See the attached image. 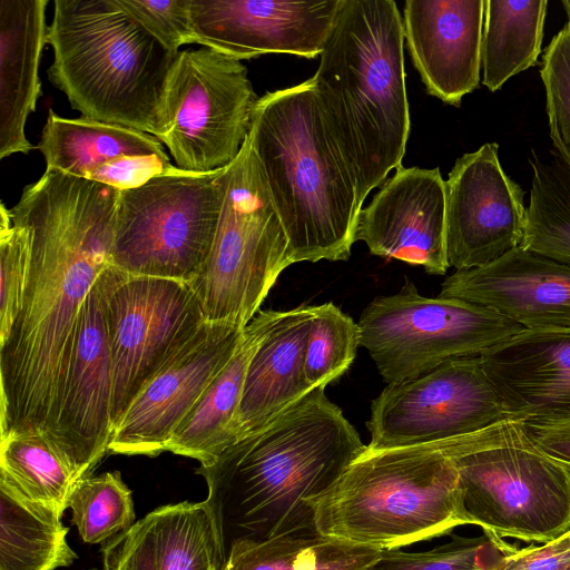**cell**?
<instances>
[{
	"label": "cell",
	"mask_w": 570,
	"mask_h": 570,
	"mask_svg": "<svg viewBox=\"0 0 570 570\" xmlns=\"http://www.w3.org/2000/svg\"><path fill=\"white\" fill-rule=\"evenodd\" d=\"M314 305L272 311L245 375L235 431L237 441L305 396V351Z\"/></svg>",
	"instance_id": "cell-24"
},
{
	"label": "cell",
	"mask_w": 570,
	"mask_h": 570,
	"mask_svg": "<svg viewBox=\"0 0 570 570\" xmlns=\"http://www.w3.org/2000/svg\"><path fill=\"white\" fill-rule=\"evenodd\" d=\"M289 265L287 236L247 137L225 167L214 243L190 286L207 322L246 327Z\"/></svg>",
	"instance_id": "cell-8"
},
{
	"label": "cell",
	"mask_w": 570,
	"mask_h": 570,
	"mask_svg": "<svg viewBox=\"0 0 570 570\" xmlns=\"http://www.w3.org/2000/svg\"><path fill=\"white\" fill-rule=\"evenodd\" d=\"M258 98L242 60L206 47L180 50L169 73L165 131L158 139L183 170L224 168L249 135Z\"/></svg>",
	"instance_id": "cell-12"
},
{
	"label": "cell",
	"mask_w": 570,
	"mask_h": 570,
	"mask_svg": "<svg viewBox=\"0 0 570 570\" xmlns=\"http://www.w3.org/2000/svg\"><path fill=\"white\" fill-rule=\"evenodd\" d=\"M360 346V328L333 303L314 305L305 351V375L312 389L326 386L348 370Z\"/></svg>",
	"instance_id": "cell-33"
},
{
	"label": "cell",
	"mask_w": 570,
	"mask_h": 570,
	"mask_svg": "<svg viewBox=\"0 0 570 570\" xmlns=\"http://www.w3.org/2000/svg\"><path fill=\"white\" fill-rule=\"evenodd\" d=\"M0 482L62 517L79 480L45 434L23 433L0 438Z\"/></svg>",
	"instance_id": "cell-30"
},
{
	"label": "cell",
	"mask_w": 570,
	"mask_h": 570,
	"mask_svg": "<svg viewBox=\"0 0 570 570\" xmlns=\"http://www.w3.org/2000/svg\"><path fill=\"white\" fill-rule=\"evenodd\" d=\"M441 297L491 308L528 330H570V266L519 246L476 268L455 271Z\"/></svg>",
	"instance_id": "cell-20"
},
{
	"label": "cell",
	"mask_w": 570,
	"mask_h": 570,
	"mask_svg": "<svg viewBox=\"0 0 570 570\" xmlns=\"http://www.w3.org/2000/svg\"><path fill=\"white\" fill-rule=\"evenodd\" d=\"M104 570H223L218 532L204 501L156 508L101 544Z\"/></svg>",
	"instance_id": "cell-23"
},
{
	"label": "cell",
	"mask_w": 570,
	"mask_h": 570,
	"mask_svg": "<svg viewBox=\"0 0 570 570\" xmlns=\"http://www.w3.org/2000/svg\"><path fill=\"white\" fill-rule=\"evenodd\" d=\"M530 198L521 247L570 266V163L553 148L532 153Z\"/></svg>",
	"instance_id": "cell-31"
},
{
	"label": "cell",
	"mask_w": 570,
	"mask_h": 570,
	"mask_svg": "<svg viewBox=\"0 0 570 570\" xmlns=\"http://www.w3.org/2000/svg\"><path fill=\"white\" fill-rule=\"evenodd\" d=\"M248 139L292 264L348 259L362 207L322 118L313 78L259 97Z\"/></svg>",
	"instance_id": "cell-4"
},
{
	"label": "cell",
	"mask_w": 570,
	"mask_h": 570,
	"mask_svg": "<svg viewBox=\"0 0 570 570\" xmlns=\"http://www.w3.org/2000/svg\"><path fill=\"white\" fill-rule=\"evenodd\" d=\"M47 4L48 0L0 1V159L32 149L24 128L41 95Z\"/></svg>",
	"instance_id": "cell-25"
},
{
	"label": "cell",
	"mask_w": 570,
	"mask_h": 570,
	"mask_svg": "<svg viewBox=\"0 0 570 570\" xmlns=\"http://www.w3.org/2000/svg\"><path fill=\"white\" fill-rule=\"evenodd\" d=\"M480 357L509 416L570 419V330L523 328Z\"/></svg>",
	"instance_id": "cell-22"
},
{
	"label": "cell",
	"mask_w": 570,
	"mask_h": 570,
	"mask_svg": "<svg viewBox=\"0 0 570 570\" xmlns=\"http://www.w3.org/2000/svg\"><path fill=\"white\" fill-rule=\"evenodd\" d=\"M71 522L81 540L104 543L128 530L135 522L131 491L119 471L81 479L69 501Z\"/></svg>",
	"instance_id": "cell-32"
},
{
	"label": "cell",
	"mask_w": 570,
	"mask_h": 570,
	"mask_svg": "<svg viewBox=\"0 0 570 570\" xmlns=\"http://www.w3.org/2000/svg\"><path fill=\"white\" fill-rule=\"evenodd\" d=\"M91 570H95V569H91Z\"/></svg>",
	"instance_id": "cell-41"
},
{
	"label": "cell",
	"mask_w": 570,
	"mask_h": 570,
	"mask_svg": "<svg viewBox=\"0 0 570 570\" xmlns=\"http://www.w3.org/2000/svg\"><path fill=\"white\" fill-rule=\"evenodd\" d=\"M541 80L553 149L570 163V24L552 38L543 51Z\"/></svg>",
	"instance_id": "cell-36"
},
{
	"label": "cell",
	"mask_w": 570,
	"mask_h": 570,
	"mask_svg": "<svg viewBox=\"0 0 570 570\" xmlns=\"http://www.w3.org/2000/svg\"><path fill=\"white\" fill-rule=\"evenodd\" d=\"M225 189V167L179 170L120 190L110 265L130 275L191 284L216 235Z\"/></svg>",
	"instance_id": "cell-9"
},
{
	"label": "cell",
	"mask_w": 570,
	"mask_h": 570,
	"mask_svg": "<svg viewBox=\"0 0 570 570\" xmlns=\"http://www.w3.org/2000/svg\"><path fill=\"white\" fill-rule=\"evenodd\" d=\"M119 191L46 168L9 209L31 232V265L0 344V438L52 432L81 306L110 265Z\"/></svg>",
	"instance_id": "cell-1"
},
{
	"label": "cell",
	"mask_w": 570,
	"mask_h": 570,
	"mask_svg": "<svg viewBox=\"0 0 570 570\" xmlns=\"http://www.w3.org/2000/svg\"><path fill=\"white\" fill-rule=\"evenodd\" d=\"M561 6L563 7L566 14L568 17V23L570 24V0H562Z\"/></svg>",
	"instance_id": "cell-40"
},
{
	"label": "cell",
	"mask_w": 570,
	"mask_h": 570,
	"mask_svg": "<svg viewBox=\"0 0 570 570\" xmlns=\"http://www.w3.org/2000/svg\"><path fill=\"white\" fill-rule=\"evenodd\" d=\"M515 547L504 548L489 535L451 539L425 551L383 550L365 570H492Z\"/></svg>",
	"instance_id": "cell-34"
},
{
	"label": "cell",
	"mask_w": 570,
	"mask_h": 570,
	"mask_svg": "<svg viewBox=\"0 0 570 570\" xmlns=\"http://www.w3.org/2000/svg\"><path fill=\"white\" fill-rule=\"evenodd\" d=\"M484 0H406L404 40L426 92L452 106L480 82Z\"/></svg>",
	"instance_id": "cell-21"
},
{
	"label": "cell",
	"mask_w": 570,
	"mask_h": 570,
	"mask_svg": "<svg viewBox=\"0 0 570 570\" xmlns=\"http://www.w3.org/2000/svg\"><path fill=\"white\" fill-rule=\"evenodd\" d=\"M58 514L0 482V570H57L78 558Z\"/></svg>",
	"instance_id": "cell-29"
},
{
	"label": "cell",
	"mask_w": 570,
	"mask_h": 570,
	"mask_svg": "<svg viewBox=\"0 0 570 570\" xmlns=\"http://www.w3.org/2000/svg\"><path fill=\"white\" fill-rule=\"evenodd\" d=\"M309 505L317 532L381 550L470 524L456 469L439 443L365 449Z\"/></svg>",
	"instance_id": "cell-6"
},
{
	"label": "cell",
	"mask_w": 570,
	"mask_h": 570,
	"mask_svg": "<svg viewBox=\"0 0 570 570\" xmlns=\"http://www.w3.org/2000/svg\"><path fill=\"white\" fill-rule=\"evenodd\" d=\"M245 327L205 322L197 334L147 383L114 429L109 453L154 458L184 416L229 362Z\"/></svg>",
	"instance_id": "cell-16"
},
{
	"label": "cell",
	"mask_w": 570,
	"mask_h": 570,
	"mask_svg": "<svg viewBox=\"0 0 570 570\" xmlns=\"http://www.w3.org/2000/svg\"><path fill=\"white\" fill-rule=\"evenodd\" d=\"M492 570H570V530L539 546L514 548Z\"/></svg>",
	"instance_id": "cell-38"
},
{
	"label": "cell",
	"mask_w": 570,
	"mask_h": 570,
	"mask_svg": "<svg viewBox=\"0 0 570 570\" xmlns=\"http://www.w3.org/2000/svg\"><path fill=\"white\" fill-rule=\"evenodd\" d=\"M355 239L373 255L445 274L446 184L440 169L399 166L361 209Z\"/></svg>",
	"instance_id": "cell-18"
},
{
	"label": "cell",
	"mask_w": 570,
	"mask_h": 570,
	"mask_svg": "<svg viewBox=\"0 0 570 570\" xmlns=\"http://www.w3.org/2000/svg\"><path fill=\"white\" fill-rule=\"evenodd\" d=\"M46 168L100 183L118 190L179 170L158 138L92 119L65 118L52 109L37 146Z\"/></svg>",
	"instance_id": "cell-19"
},
{
	"label": "cell",
	"mask_w": 570,
	"mask_h": 570,
	"mask_svg": "<svg viewBox=\"0 0 570 570\" xmlns=\"http://www.w3.org/2000/svg\"><path fill=\"white\" fill-rule=\"evenodd\" d=\"M112 365V432L147 383L206 322L190 284L125 273L100 274Z\"/></svg>",
	"instance_id": "cell-11"
},
{
	"label": "cell",
	"mask_w": 570,
	"mask_h": 570,
	"mask_svg": "<svg viewBox=\"0 0 570 570\" xmlns=\"http://www.w3.org/2000/svg\"><path fill=\"white\" fill-rule=\"evenodd\" d=\"M31 265V232L12 223L9 208L0 205V344L19 315Z\"/></svg>",
	"instance_id": "cell-35"
},
{
	"label": "cell",
	"mask_w": 570,
	"mask_h": 570,
	"mask_svg": "<svg viewBox=\"0 0 570 570\" xmlns=\"http://www.w3.org/2000/svg\"><path fill=\"white\" fill-rule=\"evenodd\" d=\"M342 0H190L196 43L238 60L268 53L315 58Z\"/></svg>",
	"instance_id": "cell-17"
},
{
	"label": "cell",
	"mask_w": 570,
	"mask_h": 570,
	"mask_svg": "<svg viewBox=\"0 0 570 570\" xmlns=\"http://www.w3.org/2000/svg\"><path fill=\"white\" fill-rule=\"evenodd\" d=\"M312 77L362 207L402 165L410 134L403 18L393 0H342Z\"/></svg>",
	"instance_id": "cell-3"
},
{
	"label": "cell",
	"mask_w": 570,
	"mask_h": 570,
	"mask_svg": "<svg viewBox=\"0 0 570 570\" xmlns=\"http://www.w3.org/2000/svg\"><path fill=\"white\" fill-rule=\"evenodd\" d=\"M366 445L318 386L196 473L207 484L224 559L242 540L316 531L311 501Z\"/></svg>",
	"instance_id": "cell-2"
},
{
	"label": "cell",
	"mask_w": 570,
	"mask_h": 570,
	"mask_svg": "<svg viewBox=\"0 0 570 570\" xmlns=\"http://www.w3.org/2000/svg\"><path fill=\"white\" fill-rule=\"evenodd\" d=\"M382 551L317 531L302 532L238 541L223 570H365Z\"/></svg>",
	"instance_id": "cell-28"
},
{
	"label": "cell",
	"mask_w": 570,
	"mask_h": 570,
	"mask_svg": "<svg viewBox=\"0 0 570 570\" xmlns=\"http://www.w3.org/2000/svg\"><path fill=\"white\" fill-rule=\"evenodd\" d=\"M507 414L480 356L446 362L372 401L367 451L426 445L480 431Z\"/></svg>",
	"instance_id": "cell-13"
},
{
	"label": "cell",
	"mask_w": 570,
	"mask_h": 570,
	"mask_svg": "<svg viewBox=\"0 0 570 570\" xmlns=\"http://www.w3.org/2000/svg\"><path fill=\"white\" fill-rule=\"evenodd\" d=\"M271 309L258 311L236 352L174 430L166 451L209 464L237 441L235 422L249 361L264 336Z\"/></svg>",
	"instance_id": "cell-26"
},
{
	"label": "cell",
	"mask_w": 570,
	"mask_h": 570,
	"mask_svg": "<svg viewBox=\"0 0 570 570\" xmlns=\"http://www.w3.org/2000/svg\"><path fill=\"white\" fill-rule=\"evenodd\" d=\"M547 7V0H484L481 71L490 91L537 63Z\"/></svg>",
	"instance_id": "cell-27"
},
{
	"label": "cell",
	"mask_w": 570,
	"mask_h": 570,
	"mask_svg": "<svg viewBox=\"0 0 570 570\" xmlns=\"http://www.w3.org/2000/svg\"><path fill=\"white\" fill-rule=\"evenodd\" d=\"M454 463L470 524L505 539L546 543L570 530V471L540 449L521 420L436 442Z\"/></svg>",
	"instance_id": "cell-7"
},
{
	"label": "cell",
	"mask_w": 570,
	"mask_h": 570,
	"mask_svg": "<svg viewBox=\"0 0 570 570\" xmlns=\"http://www.w3.org/2000/svg\"><path fill=\"white\" fill-rule=\"evenodd\" d=\"M534 443L570 471V419L522 421Z\"/></svg>",
	"instance_id": "cell-39"
},
{
	"label": "cell",
	"mask_w": 570,
	"mask_h": 570,
	"mask_svg": "<svg viewBox=\"0 0 570 570\" xmlns=\"http://www.w3.org/2000/svg\"><path fill=\"white\" fill-rule=\"evenodd\" d=\"M112 365L100 275L86 297L57 420L47 438L77 479L91 475L112 435Z\"/></svg>",
	"instance_id": "cell-15"
},
{
	"label": "cell",
	"mask_w": 570,
	"mask_h": 570,
	"mask_svg": "<svg viewBox=\"0 0 570 570\" xmlns=\"http://www.w3.org/2000/svg\"><path fill=\"white\" fill-rule=\"evenodd\" d=\"M445 184L450 267H481L521 245L524 193L503 170L498 144L487 142L458 158Z\"/></svg>",
	"instance_id": "cell-14"
},
{
	"label": "cell",
	"mask_w": 570,
	"mask_h": 570,
	"mask_svg": "<svg viewBox=\"0 0 570 570\" xmlns=\"http://www.w3.org/2000/svg\"><path fill=\"white\" fill-rule=\"evenodd\" d=\"M47 43L52 85L83 118L159 138L178 53L167 50L115 0H56Z\"/></svg>",
	"instance_id": "cell-5"
},
{
	"label": "cell",
	"mask_w": 570,
	"mask_h": 570,
	"mask_svg": "<svg viewBox=\"0 0 570 570\" xmlns=\"http://www.w3.org/2000/svg\"><path fill=\"white\" fill-rule=\"evenodd\" d=\"M167 50L178 53L184 45L196 43L190 0H115Z\"/></svg>",
	"instance_id": "cell-37"
},
{
	"label": "cell",
	"mask_w": 570,
	"mask_h": 570,
	"mask_svg": "<svg viewBox=\"0 0 570 570\" xmlns=\"http://www.w3.org/2000/svg\"><path fill=\"white\" fill-rule=\"evenodd\" d=\"M357 325L360 345L387 384L453 360L481 356L523 330L491 308L459 298L423 296L411 281L397 293L370 302Z\"/></svg>",
	"instance_id": "cell-10"
}]
</instances>
